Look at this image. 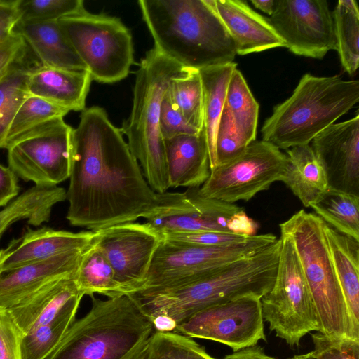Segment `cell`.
<instances>
[{"label":"cell","mask_w":359,"mask_h":359,"mask_svg":"<svg viewBox=\"0 0 359 359\" xmlns=\"http://www.w3.org/2000/svg\"><path fill=\"white\" fill-rule=\"evenodd\" d=\"M358 102V80L306 74L292 95L274 107L262 127V140L286 150L309 144Z\"/></svg>","instance_id":"cell-6"},{"label":"cell","mask_w":359,"mask_h":359,"mask_svg":"<svg viewBox=\"0 0 359 359\" xmlns=\"http://www.w3.org/2000/svg\"><path fill=\"white\" fill-rule=\"evenodd\" d=\"M20 22H48L72 16L83 11L82 0H20Z\"/></svg>","instance_id":"cell-38"},{"label":"cell","mask_w":359,"mask_h":359,"mask_svg":"<svg viewBox=\"0 0 359 359\" xmlns=\"http://www.w3.org/2000/svg\"><path fill=\"white\" fill-rule=\"evenodd\" d=\"M95 231L77 233L43 226L27 228L0 250V272L43 261L74 250H87L93 243Z\"/></svg>","instance_id":"cell-19"},{"label":"cell","mask_w":359,"mask_h":359,"mask_svg":"<svg viewBox=\"0 0 359 359\" xmlns=\"http://www.w3.org/2000/svg\"><path fill=\"white\" fill-rule=\"evenodd\" d=\"M14 32L25 39L41 66L87 71L57 21L19 22Z\"/></svg>","instance_id":"cell-25"},{"label":"cell","mask_w":359,"mask_h":359,"mask_svg":"<svg viewBox=\"0 0 359 359\" xmlns=\"http://www.w3.org/2000/svg\"><path fill=\"white\" fill-rule=\"evenodd\" d=\"M167 93L187 122L201 132L203 129V105L199 72L189 69L175 78L171 81Z\"/></svg>","instance_id":"cell-34"},{"label":"cell","mask_w":359,"mask_h":359,"mask_svg":"<svg viewBox=\"0 0 359 359\" xmlns=\"http://www.w3.org/2000/svg\"><path fill=\"white\" fill-rule=\"evenodd\" d=\"M93 244L104 255L127 294L144 283L161 235L149 224L128 222L95 231Z\"/></svg>","instance_id":"cell-16"},{"label":"cell","mask_w":359,"mask_h":359,"mask_svg":"<svg viewBox=\"0 0 359 359\" xmlns=\"http://www.w3.org/2000/svg\"><path fill=\"white\" fill-rule=\"evenodd\" d=\"M287 156L281 182L309 208L329 188L325 171L309 144L291 147Z\"/></svg>","instance_id":"cell-27"},{"label":"cell","mask_w":359,"mask_h":359,"mask_svg":"<svg viewBox=\"0 0 359 359\" xmlns=\"http://www.w3.org/2000/svg\"><path fill=\"white\" fill-rule=\"evenodd\" d=\"M57 22L92 80L112 83L128 75L134 63L133 38L119 18L84 9Z\"/></svg>","instance_id":"cell-8"},{"label":"cell","mask_w":359,"mask_h":359,"mask_svg":"<svg viewBox=\"0 0 359 359\" xmlns=\"http://www.w3.org/2000/svg\"><path fill=\"white\" fill-rule=\"evenodd\" d=\"M161 235L163 240L168 242L203 246L235 243L243 241L250 237L218 231L165 233Z\"/></svg>","instance_id":"cell-42"},{"label":"cell","mask_w":359,"mask_h":359,"mask_svg":"<svg viewBox=\"0 0 359 359\" xmlns=\"http://www.w3.org/2000/svg\"><path fill=\"white\" fill-rule=\"evenodd\" d=\"M243 209L233 203L203 197L198 193V188H188L184 192L156 193L154 205L143 218L160 234L230 233L229 219Z\"/></svg>","instance_id":"cell-15"},{"label":"cell","mask_w":359,"mask_h":359,"mask_svg":"<svg viewBox=\"0 0 359 359\" xmlns=\"http://www.w3.org/2000/svg\"><path fill=\"white\" fill-rule=\"evenodd\" d=\"M79 306L69 309L50 322L22 336L20 359H47L74 323Z\"/></svg>","instance_id":"cell-33"},{"label":"cell","mask_w":359,"mask_h":359,"mask_svg":"<svg viewBox=\"0 0 359 359\" xmlns=\"http://www.w3.org/2000/svg\"><path fill=\"white\" fill-rule=\"evenodd\" d=\"M19 1L0 0V43L14 34V29L20 20Z\"/></svg>","instance_id":"cell-44"},{"label":"cell","mask_w":359,"mask_h":359,"mask_svg":"<svg viewBox=\"0 0 359 359\" xmlns=\"http://www.w3.org/2000/svg\"><path fill=\"white\" fill-rule=\"evenodd\" d=\"M154 48L181 66L195 70L233 62V41L215 0H140Z\"/></svg>","instance_id":"cell-2"},{"label":"cell","mask_w":359,"mask_h":359,"mask_svg":"<svg viewBox=\"0 0 359 359\" xmlns=\"http://www.w3.org/2000/svg\"><path fill=\"white\" fill-rule=\"evenodd\" d=\"M189 69L153 48L141 60L135 73L132 110L119 128L130 152L156 194L170 188L164 140L160 130V109L170 82Z\"/></svg>","instance_id":"cell-5"},{"label":"cell","mask_w":359,"mask_h":359,"mask_svg":"<svg viewBox=\"0 0 359 359\" xmlns=\"http://www.w3.org/2000/svg\"><path fill=\"white\" fill-rule=\"evenodd\" d=\"M83 297L74 278H64L6 310L22 337L69 309L79 306Z\"/></svg>","instance_id":"cell-22"},{"label":"cell","mask_w":359,"mask_h":359,"mask_svg":"<svg viewBox=\"0 0 359 359\" xmlns=\"http://www.w3.org/2000/svg\"><path fill=\"white\" fill-rule=\"evenodd\" d=\"M36 56L25 39L17 32L0 43V82Z\"/></svg>","instance_id":"cell-39"},{"label":"cell","mask_w":359,"mask_h":359,"mask_svg":"<svg viewBox=\"0 0 359 359\" xmlns=\"http://www.w3.org/2000/svg\"><path fill=\"white\" fill-rule=\"evenodd\" d=\"M310 208L334 229L359 241V196L328 188Z\"/></svg>","instance_id":"cell-31"},{"label":"cell","mask_w":359,"mask_h":359,"mask_svg":"<svg viewBox=\"0 0 359 359\" xmlns=\"http://www.w3.org/2000/svg\"><path fill=\"white\" fill-rule=\"evenodd\" d=\"M75 320L47 359H138L154 332L132 294L102 300Z\"/></svg>","instance_id":"cell-4"},{"label":"cell","mask_w":359,"mask_h":359,"mask_svg":"<svg viewBox=\"0 0 359 359\" xmlns=\"http://www.w3.org/2000/svg\"><path fill=\"white\" fill-rule=\"evenodd\" d=\"M287 162V154L275 145L255 140L240 156L211 170L198 193L229 203L248 201L281 181Z\"/></svg>","instance_id":"cell-11"},{"label":"cell","mask_w":359,"mask_h":359,"mask_svg":"<svg viewBox=\"0 0 359 359\" xmlns=\"http://www.w3.org/2000/svg\"><path fill=\"white\" fill-rule=\"evenodd\" d=\"M227 226L231 233L243 236H255L259 229L257 222L250 218L243 209L231 216Z\"/></svg>","instance_id":"cell-46"},{"label":"cell","mask_w":359,"mask_h":359,"mask_svg":"<svg viewBox=\"0 0 359 359\" xmlns=\"http://www.w3.org/2000/svg\"><path fill=\"white\" fill-rule=\"evenodd\" d=\"M92 79L87 71L36 67L30 74V95L44 99L68 111H82Z\"/></svg>","instance_id":"cell-24"},{"label":"cell","mask_w":359,"mask_h":359,"mask_svg":"<svg viewBox=\"0 0 359 359\" xmlns=\"http://www.w3.org/2000/svg\"><path fill=\"white\" fill-rule=\"evenodd\" d=\"M72 130L57 118L29 131L7 149L8 167L35 186H57L69 177Z\"/></svg>","instance_id":"cell-12"},{"label":"cell","mask_w":359,"mask_h":359,"mask_svg":"<svg viewBox=\"0 0 359 359\" xmlns=\"http://www.w3.org/2000/svg\"><path fill=\"white\" fill-rule=\"evenodd\" d=\"M170 188H198L210 175L205 134H184L164 140Z\"/></svg>","instance_id":"cell-23"},{"label":"cell","mask_w":359,"mask_h":359,"mask_svg":"<svg viewBox=\"0 0 359 359\" xmlns=\"http://www.w3.org/2000/svg\"><path fill=\"white\" fill-rule=\"evenodd\" d=\"M74 280L83 296L99 294L113 298L127 294L111 265L93 243L83 254Z\"/></svg>","instance_id":"cell-30"},{"label":"cell","mask_w":359,"mask_h":359,"mask_svg":"<svg viewBox=\"0 0 359 359\" xmlns=\"http://www.w3.org/2000/svg\"><path fill=\"white\" fill-rule=\"evenodd\" d=\"M69 179L67 219L92 231L134 222L155 203L123 134L100 107L83 110L72 130Z\"/></svg>","instance_id":"cell-1"},{"label":"cell","mask_w":359,"mask_h":359,"mask_svg":"<svg viewBox=\"0 0 359 359\" xmlns=\"http://www.w3.org/2000/svg\"></svg>","instance_id":"cell-50"},{"label":"cell","mask_w":359,"mask_h":359,"mask_svg":"<svg viewBox=\"0 0 359 359\" xmlns=\"http://www.w3.org/2000/svg\"><path fill=\"white\" fill-rule=\"evenodd\" d=\"M160 130L163 140L184 134H196L200 132L191 127L170 99L166 92L160 109Z\"/></svg>","instance_id":"cell-41"},{"label":"cell","mask_w":359,"mask_h":359,"mask_svg":"<svg viewBox=\"0 0 359 359\" xmlns=\"http://www.w3.org/2000/svg\"><path fill=\"white\" fill-rule=\"evenodd\" d=\"M334 269L354 327L359 331V241L324 222Z\"/></svg>","instance_id":"cell-26"},{"label":"cell","mask_w":359,"mask_h":359,"mask_svg":"<svg viewBox=\"0 0 359 359\" xmlns=\"http://www.w3.org/2000/svg\"><path fill=\"white\" fill-rule=\"evenodd\" d=\"M341 64L351 76L359 66V8L355 0H339L332 13Z\"/></svg>","instance_id":"cell-32"},{"label":"cell","mask_w":359,"mask_h":359,"mask_svg":"<svg viewBox=\"0 0 359 359\" xmlns=\"http://www.w3.org/2000/svg\"><path fill=\"white\" fill-rule=\"evenodd\" d=\"M69 112L41 97L29 95L21 104L8 128L2 149H8L29 131Z\"/></svg>","instance_id":"cell-36"},{"label":"cell","mask_w":359,"mask_h":359,"mask_svg":"<svg viewBox=\"0 0 359 359\" xmlns=\"http://www.w3.org/2000/svg\"><path fill=\"white\" fill-rule=\"evenodd\" d=\"M259 109L243 74L234 69L217 130V165L238 157L256 140Z\"/></svg>","instance_id":"cell-18"},{"label":"cell","mask_w":359,"mask_h":359,"mask_svg":"<svg viewBox=\"0 0 359 359\" xmlns=\"http://www.w3.org/2000/svg\"><path fill=\"white\" fill-rule=\"evenodd\" d=\"M138 359H216L193 338L175 332L154 331Z\"/></svg>","instance_id":"cell-37"},{"label":"cell","mask_w":359,"mask_h":359,"mask_svg":"<svg viewBox=\"0 0 359 359\" xmlns=\"http://www.w3.org/2000/svg\"><path fill=\"white\" fill-rule=\"evenodd\" d=\"M21 337L8 311L0 308V359H20Z\"/></svg>","instance_id":"cell-43"},{"label":"cell","mask_w":359,"mask_h":359,"mask_svg":"<svg viewBox=\"0 0 359 359\" xmlns=\"http://www.w3.org/2000/svg\"><path fill=\"white\" fill-rule=\"evenodd\" d=\"M267 19L295 55L322 59L337 50L332 13L325 0H276Z\"/></svg>","instance_id":"cell-14"},{"label":"cell","mask_w":359,"mask_h":359,"mask_svg":"<svg viewBox=\"0 0 359 359\" xmlns=\"http://www.w3.org/2000/svg\"><path fill=\"white\" fill-rule=\"evenodd\" d=\"M86 250H74L1 271L0 308L8 309L53 282L74 278Z\"/></svg>","instance_id":"cell-20"},{"label":"cell","mask_w":359,"mask_h":359,"mask_svg":"<svg viewBox=\"0 0 359 359\" xmlns=\"http://www.w3.org/2000/svg\"><path fill=\"white\" fill-rule=\"evenodd\" d=\"M237 64L234 62L199 70L203 88V130L210 170L217 165L216 136L229 83Z\"/></svg>","instance_id":"cell-29"},{"label":"cell","mask_w":359,"mask_h":359,"mask_svg":"<svg viewBox=\"0 0 359 359\" xmlns=\"http://www.w3.org/2000/svg\"><path fill=\"white\" fill-rule=\"evenodd\" d=\"M311 147L326 175L328 187L359 196V113L318 134Z\"/></svg>","instance_id":"cell-17"},{"label":"cell","mask_w":359,"mask_h":359,"mask_svg":"<svg viewBox=\"0 0 359 359\" xmlns=\"http://www.w3.org/2000/svg\"><path fill=\"white\" fill-rule=\"evenodd\" d=\"M316 359H359V341L333 339L319 332L311 334Z\"/></svg>","instance_id":"cell-40"},{"label":"cell","mask_w":359,"mask_h":359,"mask_svg":"<svg viewBox=\"0 0 359 359\" xmlns=\"http://www.w3.org/2000/svg\"><path fill=\"white\" fill-rule=\"evenodd\" d=\"M65 200L66 190L58 186L28 189L0 210V240L9 226L20 220L34 226L48 222L54 206Z\"/></svg>","instance_id":"cell-28"},{"label":"cell","mask_w":359,"mask_h":359,"mask_svg":"<svg viewBox=\"0 0 359 359\" xmlns=\"http://www.w3.org/2000/svg\"><path fill=\"white\" fill-rule=\"evenodd\" d=\"M290 359H316V358H315L313 352L310 351V352L304 353V354L294 355L293 357L290 358Z\"/></svg>","instance_id":"cell-49"},{"label":"cell","mask_w":359,"mask_h":359,"mask_svg":"<svg viewBox=\"0 0 359 359\" xmlns=\"http://www.w3.org/2000/svg\"><path fill=\"white\" fill-rule=\"evenodd\" d=\"M41 65L37 58L13 72L0 82V149L10 125L24 101L30 95L27 83L31 72Z\"/></svg>","instance_id":"cell-35"},{"label":"cell","mask_w":359,"mask_h":359,"mask_svg":"<svg viewBox=\"0 0 359 359\" xmlns=\"http://www.w3.org/2000/svg\"><path fill=\"white\" fill-rule=\"evenodd\" d=\"M280 246L279 238L259 252L192 282L132 295L151 320L165 316L177 326L208 306L244 296L264 297L273 285Z\"/></svg>","instance_id":"cell-3"},{"label":"cell","mask_w":359,"mask_h":359,"mask_svg":"<svg viewBox=\"0 0 359 359\" xmlns=\"http://www.w3.org/2000/svg\"><path fill=\"white\" fill-rule=\"evenodd\" d=\"M298 255L316 313L319 332L333 339L359 341L334 269L318 215L300 210L280 224Z\"/></svg>","instance_id":"cell-7"},{"label":"cell","mask_w":359,"mask_h":359,"mask_svg":"<svg viewBox=\"0 0 359 359\" xmlns=\"http://www.w3.org/2000/svg\"><path fill=\"white\" fill-rule=\"evenodd\" d=\"M275 281L261 298L264 321L291 346L311 331L319 332L316 313L292 241L281 234Z\"/></svg>","instance_id":"cell-10"},{"label":"cell","mask_w":359,"mask_h":359,"mask_svg":"<svg viewBox=\"0 0 359 359\" xmlns=\"http://www.w3.org/2000/svg\"><path fill=\"white\" fill-rule=\"evenodd\" d=\"M264 322L261 298L244 296L198 311L175 332L217 341L236 352L266 340Z\"/></svg>","instance_id":"cell-13"},{"label":"cell","mask_w":359,"mask_h":359,"mask_svg":"<svg viewBox=\"0 0 359 359\" xmlns=\"http://www.w3.org/2000/svg\"><path fill=\"white\" fill-rule=\"evenodd\" d=\"M224 359H277L265 353L261 346L255 345L226 355Z\"/></svg>","instance_id":"cell-47"},{"label":"cell","mask_w":359,"mask_h":359,"mask_svg":"<svg viewBox=\"0 0 359 359\" xmlns=\"http://www.w3.org/2000/svg\"><path fill=\"white\" fill-rule=\"evenodd\" d=\"M251 3L255 8L271 16L275 9L276 0H251Z\"/></svg>","instance_id":"cell-48"},{"label":"cell","mask_w":359,"mask_h":359,"mask_svg":"<svg viewBox=\"0 0 359 359\" xmlns=\"http://www.w3.org/2000/svg\"><path fill=\"white\" fill-rule=\"evenodd\" d=\"M216 11L231 36L236 55L285 47L267 18L242 0H215Z\"/></svg>","instance_id":"cell-21"},{"label":"cell","mask_w":359,"mask_h":359,"mask_svg":"<svg viewBox=\"0 0 359 359\" xmlns=\"http://www.w3.org/2000/svg\"><path fill=\"white\" fill-rule=\"evenodd\" d=\"M277 239L272 233L256 234L241 242L214 246L177 243L162 239L146 280L137 292L183 285L254 255Z\"/></svg>","instance_id":"cell-9"},{"label":"cell","mask_w":359,"mask_h":359,"mask_svg":"<svg viewBox=\"0 0 359 359\" xmlns=\"http://www.w3.org/2000/svg\"><path fill=\"white\" fill-rule=\"evenodd\" d=\"M18 177L8 166L0 164V207H5L18 196Z\"/></svg>","instance_id":"cell-45"}]
</instances>
